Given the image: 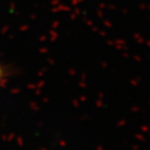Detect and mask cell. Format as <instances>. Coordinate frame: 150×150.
<instances>
[{
	"label": "cell",
	"instance_id": "6da1fadb",
	"mask_svg": "<svg viewBox=\"0 0 150 150\" xmlns=\"http://www.w3.org/2000/svg\"><path fill=\"white\" fill-rule=\"evenodd\" d=\"M2 78H3V70H2V68H1V66H0V82H1Z\"/></svg>",
	"mask_w": 150,
	"mask_h": 150
}]
</instances>
